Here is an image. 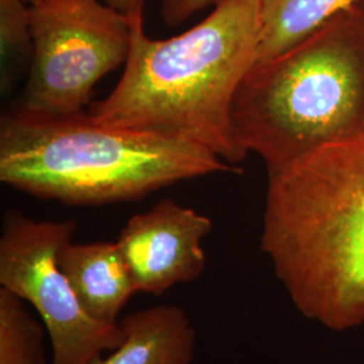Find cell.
I'll list each match as a JSON object with an SVG mask.
<instances>
[{
	"label": "cell",
	"mask_w": 364,
	"mask_h": 364,
	"mask_svg": "<svg viewBox=\"0 0 364 364\" xmlns=\"http://www.w3.org/2000/svg\"><path fill=\"white\" fill-rule=\"evenodd\" d=\"M131 18L124 72L88 114L108 127L195 144L237 168L248 153L236 135L232 105L259 49L257 0H219L204 21L168 39L146 34L144 13Z\"/></svg>",
	"instance_id": "6da1fadb"
},
{
	"label": "cell",
	"mask_w": 364,
	"mask_h": 364,
	"mask_svg": "<svg viewBox=\"0 0 364 364\" xmlns=\"http://www.w3.org/2000/svg\"><path fill=\"white\" fill-rule=\"evenodd\" d=\"M260 248L294 306L333 331L364 323V130L269 171Z\"/></svg>",
	"instance_id": "7a4b0ae2"
},
{
	"label": "cell",
	"mask_w": 364,
	"mask_h": 364,
	"mask_svg": "<svg viewBox=\"0 0 364 364\" xmlns=\"http://www.w3.org/2000/svg\"><path fill=\"white\" fill-rule=\"evenodd\" d=\"M219 173L242 169L195 144L108 127L88 111L60 115L22 107L0 120V181L66 205L138 201Z\"/></svg>",
	"instance_id": "3957f363"
},
{
	"label": "cell",
	"mask_w": 364,
	"mask_h": 364,
	"mask_svg": "<svg viewBox=\"0 0 364 364\" xmlns=\"http://www.w3.org/2000/svg\"><path fill=\"white\" fill-rule=\"evenodd\" d=\"M232 120L267 173L364 130V21L356 6L255 63L235 95Z\"/></svg>",
	"instance_id": "277c9868"
},
{
	"label": "cell",
	"mask_w": 364,
	"mask_h": 364,
	"mask_svg": "<svg viewBox=\"0 0 364 364\" xmlns=\"http://www.w3.org/2000/svg\"><path fill=\"white\" fill-rule=\"evenodd\" d=\"M31 33L23 107L76 114L91 105L95 85L127 63L132 18L102 0H46L31 6Z\"/></svg>",
	"instance_id": "5b68a950"
},
{
	"label": "cell",
	"mask_w": 364,
	"mask_h": 364,
	"mask_svg": "<svg viewBox=\"0 0 364 364\" xmlns=\"http://www.w3.org/2000/svg\"><path fill=\"white\" fill-rule=\"evenodd\" d=\"M75 220H34L4 212L0 235V287L28 302L52 343V364H93L123 340L119 323L93 318L58 266V252L72 242Z\"/></svg>",
	"instance_id": "8992f818"
},
{
	"label": "cell",
	"mask_w": 364,
	"mask_h": 364,
	"mask_svg": "<svg viewBox=\"0 0 364 364\" xmlns=\"http://www.w3.org/2000/svg\"><path fill=\"white\" fill-rule=\"evenodd\" d=\"M212 228L208 216L171 198L130 218L117 242L136 291L162 296L176 285L197 281L207 264L203 240Z\"/></svg>",
	"instance_id": "52a82bcc"
},
{
	"label": "cell",
	"mask_w": 364,
	"mask_h": 364,
	"mask_svg": "<svg viewBox=\"0 0 364 364\" xmlns=\"http://www.w3.org/2000/svg\"><path fill=\"white\" fill-rule=\"evenodd\" d=\"M58 266L85 312L99 321L119 323V313L138 293L117 242H69L58 252Z\"/></svg>",
	"instance_id": "ba28073f"
},
{
	"label": "cell",
	"mask_w": 364,
	"mask_h": 364,
	"mask_svg": "<svg viewBox=\"0 0 364 364\" xmlns=\"http://www.w3.org/2000/svg\"><path fill=\"white\" fill-rule=\"evenodd\" d=\"M123 340L93 364H192L197 329L182 306L161 304L129 313Z\"/></svg>",
	"instance_id": "9c48e42d"
},
{
	"label": "cell",
	"mask_w": 364,
	"mask_h": 364,
	"mask_svg": "<svg viewBox=\"0 0 364 364\" xmlns=\"http://www.w3.org/2000/svg\"><path fill=\"white\" fill-rule=\"evenodd\" d=\"M358 0H257L260 42L257 61H267L312 36Z\"/></svg>",
	"instance_id": "30bf717a"
},
{
	"label": "cell",
	"mask_w": 364,
	"mask_h": 364,
	"mask_svg": "<svg viewBox=\"0 0 364 364\" xmlns=\"http://www.w3.org/2000/svg\"><path fill=\"white\" fill-rule=\"evenodd\" d=\"M45 332L26 301L0 287V364H52L45 353Z\"/></svg>",
	"instance_id": "8fae6325"
},
{
	"label": "cell",
	"mask_w": 364,
	"mask_h": 364,
	"mask_svg": "<svg viewBox=\"0 0 364 364\" xmlns=\"http://www.w3.org/2000/svg\"><path fill=\"white\" fill-rule=\"evenodd\" d=\"M33 53L31 4L26 0H0V55L6 73L27 52Z\"/></svg>",
	"instance_id": "7c38bea8"
},
{
	"label": "cell",
	"mask_w": 364,
	"mask_h": 364,
	"mask_svg": "<svg viewBox=\"0 0 364 364\" xmlns=\"http://www.w3.org/2000/svg\"><path fill=\"white\" fill-rule=\"evenodd\" d=\"M219 0H161L164 22L169 27L180 26L198 11L215 6Z\"/></svg>",
	"instance_id": "4fadbf2b"
},
{
	"label": "cell",
	"mask_w": 364,
	"mask_h": 364,
	"mask_svg": "<svg viewBox=\"0 0 364 364\" xmlns=\"http://www.w3.org/2000/svg\"><path fill=\"white\" fill-rule=\"evenodd\" d=\"M102 1L129 16L144 13V4H146V0H102Z\"/></svg>",
	"instance_id": "5bb4252c"
},
{
	"label": "cell",
	"mask_w": 364,
	"mask_h": 364,
	"mask_svg": "<svg viewBox=\"0 0 364 364\" xmlns=\"http://www.w3.org/2000/svg\"><path fill=\"white\" fill-rule=\"evenodd\" d=\"M355 6H356V9L359 10V13L362 15V18H363L364 21V0H358V1L355 3Z\"/></svg>",
	"instance_id": "9a60e30c"
},
{
	"label": "cell",
	"mask_w": 364,
	"mask_h": 364,
	"mask_svg": "<svg viewBox=\"0 0 364 364\" xmlns=\"http://www.w3.org/2000/svg\"><path fill=\"white\" fill-rule=\"evenodd\" d=\"M27 3H28V4H31V6H33V4H39V3H43V1H46V0H26Z\"/></svg>",
	"instance_id": "2e32d148"
}]
</instances>
